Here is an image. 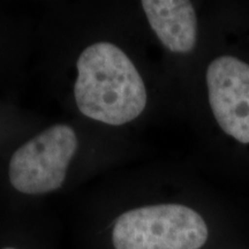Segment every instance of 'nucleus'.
Segmentation results:
<instances>
[{
	"mask_svg": "<svg viewBox=\"0 0 249 249\" xmlns=\"http://www.w3.org/2000/svg\"><path fill=\"white\" fill-rule=\"evenodd\" d=\"M143 11L156 36L174 53H187L194 49L197 18L187 0H143Z\"/></svg>",
	"mask_w": 249,
	"mask_h": 249,
	"instance_id": "39448f33",
	"label": "nucleus"
},
{
	"mask_svg": "<svg viewBox=\"0 0 249 249\" xmlns=\"http://www.w3.org/2000/svg\"><path fill=\"white\" fill-rule=\"evenodd\" d=\"M74 96L86 117L111 126L136 119L147 105L139 71L123 50L107 42L90 45L76 62Z\"/></svg>",
	"mask_w": 249,
	"mask_h": 249,
	"instance_id": "f257e3e1",
	"label": "nucleus"
},
{
	"mask_svg": "<svg viewBox=\"0 0 249 249\" xmlns=\"http://www.w3.org/2000/svg\"><path fill=\"white\" fill-rule=\"evenodd\" d=\"M77 149V138L67 124H54L18 147L8 161V181L26 195L51 193L64 185Z\"/></svg>",
	"mask_w": 249,
	"mask_h": 249,
	"instance_id": "7ed1b4c3",
	"label": "nucleus"
},
{
	"mask_svg": "<svg viewBox=\"0 0 249 249\" xmlns=\"http://www.w3.org/2000/svg\"><path fill=\"white\" fill-rule=\"evenodd\" d=\"M209 103L218 124L241 143H249V65L224 55L207 71Z\"/></svg>",
	"mask_w": 249,
	"mask_h": 249,
	"instance_id": "20e7f679",
	"label": "nucleus"
},
{
	"mask_svg": "<svg viewBox=\"0 0 249 249\" xmlns=\"http://www.w3.org/2000/svg\"><path fill=\"white\" fill-rule=\"evenodd\" d=\"M200 213L181 204H158L121 214L112 231L116 249H200L208 240Z\"/></svg>",
	"mask_w": 249,
	"mask_h": 249,
	"instance_id": "f03ea898",
	"label": "nucleus"
},
{
	"mask_svg": "<svg viewBox=\"0 0 249 249\" xmlns=\"http://www.w3.org/2000/svg\"><path fill=\"white\" fill-rule=\"evenodd\" d=\"M2 249H17V248H13V247H6V248H2Z\"/></svg>",
	"mask_w": 249,
	"mask_h": 249,
	"instance_id": "423d86ee",
	"label": "nucleus"
}]
</instances>
